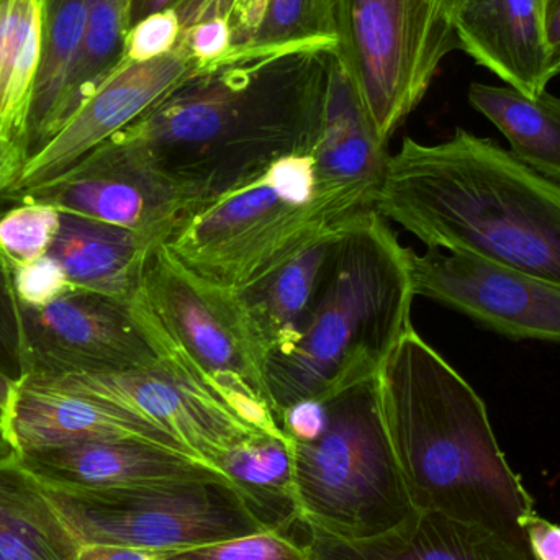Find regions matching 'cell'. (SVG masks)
Instances as JSON below:
<instances>
[{
  "label": "cell",
  "mask_w": 560,
  "mask_h": 560,
  "mask_svg": "<svg viewBox=\"0 0 560 560\" xmlns=\"http://www.w3.org/2000/svg\"><path fill=\"white\" fill-rule=\"evenodd\" d=\"M331 51L229 62L180 85L115 135L190 212L265 173L312 154Z\"/></svg>",
  "instance_id": "1"
},
{
  "label": "cell",
  "mask_w": 560,
  "mask_h": 560,
  "mask_svg": "<svg viewBox=\"0 0 560 560\" xmlns=\"http://www.w3.org/2000/svg\"><path fill=\"white\" fill-rule=\"evenodd\" d=\"M375 210L428 249L476 256L560 287V183L487 138H405Z\"/></svg>",
  "instance_id": "2"
},
{
  "label": "cell",
  "mask_w": 560,
  "mask_h": 560,
  "mask_svg": "<svg viewBox=\"0 0 560 560\" xmlns=\"http://www.w3.org/2000/svg\"><path fill=\"white\" fill-rule=\"evenodd\" d=\"M382 423L411 505L483 526L528 549L538 513L472 385L415 328L375 377Z\"/></svg>",
  "instance_id": "3"
},
{
  "label": "cell",
  "mask_w": 560,
  "mask_h": 560,
  "mask_svg": "<svg viewBox=\"0 0 560 560\" xmlns=\"http://www.w3.org/2000/svg\"><path fill=\"white\" fill-rule=\"evenodd\" d=\"M417 293L408 248L369 210L332 246L322 285L295 341L265 365L276 420L300 400L329 401L377 377L411 325Z\"/></svg>",
  "instance_id": "4"
},
{
  "label": "cell",
  "mask_w": 560,
  "mask_h": 560,
  "mask_svg": "<svg viewBox=\"0 0 560 560\" xmlns=\"http://www.w3.org/2000/svg\"><path fill=\"white\" fill-rule=\"evenodd\" d=\"M352 219L316 192L312 154H290L190 212L163 245L187 271L236 290Z\"/></svg>",
  "instance_id": "5"
},
{
  "label": "cell",
  "mask_w": 560,
  "mask_h": 560,
  "mask_svg": "<svg viewBox=\"0 0 560 560\" xmlns=\"http://www.w3.org/2000/svg\"><path fill=\"white\" fill-rule=\"evenodd\" d=\"M131 303L164 358L179 362L246 427L289 440L269 404L265 369L232 290L187 271L158 245Z\"/></svg>",
  "instance_id": "6"
},
{
  "label": "cell",
  "mask_w": 560,
  "mask_h": 560,
  "mask_svg": "<svg viewBox=\"0 0 560 560\" xmlns=\"http://www.w3.org/2000/svg\"><path fill=\"white\" fill-rule=\"evenodd\" d=\"M299 528L361 541L397 528L413 512L392 453L374 381L328 401V427L293 443Z\"/></svg>",
  "instance_id": "7"
},
{
  "label": "cell",
  "mask_w": 560,
  "mask_h": 560,
  "mask_svg": "<svg viewBox=\"0 0 560 560\" xmlns=\"http://www.w3.org/2000/svg\"><path fill=\"white\" fill-rule=\"evenodd\" d=\"M335 19L336 55L387 147L459 48L453 20L434 0H335Z\"/></svg>",
  "instance_id": "8"
},
{
  "label": "cell",
  "mask_w": 560,
  "mask_h": 560,
  "mask_svg": "<svg viewBox=\"0 0 560 560\" xmlns=\"http://www.w3.org/2000/svg\"><path fill=\"white\" fill-rule=\"evenodd\" d=\"M46 489L82 546L173 552L268 529L232 487L220 482L128 490Z\"/></svg>",
  "instance_id": "9"
},
{
  "label": "cell",
  "mask_w": 560,
  "mask_h": 560,
  "mask_svg": "<svg viewBox=\"0 0 560 560\" xmlns=\"http://www.w3.org/2000/svg\"><path fill=\"white\" fill-rule=\"evenodd\" d=\"M20 316L28 377L115 374L164 358L128 300L71 290L43 308L20 305Z\"/></svg>",
  "instance_id": "10"
},
{
  "label": "cell",
  "mask_w": 560,
  "mask_h": 560,
  "mask_svg": "<svg viewBox=\"0 0 560 560\" xmlns=\"http://www.w3.org/2000/svg\"><path fill=\"white\" fill-rule=\"evenodd\" d=\"M26 381L108 401L141 415L173 434L197 459L219 470L230 451L262 434L246 427L173 358L115 374L26 377Z\"/></svg>",
  "instance_id": "11"
},
{
  "label": "cell",
  "mask_w": 560,
  "mask_h": 560,
  "mask_svg": "<svg viewBox=\"0 0 560 560\" xmlns=\"http://www.w3.org/2000/svg\"><path fill=\"white\" fill-rule=\"evenodd\" d=\"M7 202H43L130 230L163 245L190 213L189 207L161 183L137 151L112 137L74 166L32 189L7 192Z\"/></svg>",
  "instance_id": "12"
},
{
  "label": "cell",
  "mask_w": 560,
  "mask_h": 560,
  "mask_svg": "<svg viewBox=\"0 0 560 560\" xmlns=\"http://www.w3.org/2000/svg\"><path fill=\"white\" fill-rule=\"evenodd\" d=\"M417 295L516 341L560 342V287L476 256L408 249Z\"/></svg>",
  "instance_id": "13"
},
{
  "label": "cell",
  "mask_w": 560,
  "mask_h": 560,
  "mask_svg": "<svg viewBox=\"0 0 560 560\" xmlns=\"http://www.w3.org/2000/svg\"><path fill=\"white\" fill-rule=\"evenodd\" d=\"M199 74L192 59L177 48L147 62L121 61L68 125L26 160L19 179L7 192L32 189L61 176Z\"/></svg>",
  "instance_id": "14"
},
{
  "label": "cell",
  "mask_w": 560,
  "mask_h": 560,
  "mask_svg": "<svg viewBox=\"0 0 560 560\" xmlns=\"http://www.w3.org/2000/svg\"><path fill=\"white\" fill-rule=\"evenodd\" d=\"M312 158L316 192L332 209L346 217L375 209L390 154L378 141L335 49L329 55Z\"/></svg>",
  "instance_id": "15"
},
{
  "label": "cell",
  "mask_w": 560,
  "mask_h": 560,
  "mask_svg": "<svg viewBox=\"0 0 560 560\" xmlns=\"http://www.w3.org/2000/svg\"><path fill=\"white\" fill-rule=\"evenodd\" d=\"M19 459L49 489L128 490L220 482L238 493L222 470L143 441H91L30 451L19 454Z\"/></svg>",
  "instance_id": "16"
},
{
  "label": "cell",
  "mask_w": 560,
  "mask_h": 560,
  "mask_svg": "<svg viewBox=\"0 0 560 560\" xmlns=\"http://www.w3.org/2000/svg\"><path fill=\"white\" fill-rule=\"evenodd\" d=\"M7 431L19 454L91 441L131 440L196 457L173 434L141 415L30 381L23 382L16 395Z\"/></svg>",
  "instance_id": "17"
},
{
  "label": "cell",
  "mask_w": 560,
  "mask_h": 560,
  "mask_svg": "<svg viewBox=\"0 0 560 560\" xmlns=\"http://www.w3.org/2000/svg\"><path fill=\"white\" fill-rule=\"evenodd\" d=\"M453 23L459 48L510 88L538 95L555 79L542 0H463Z\"/></svg>",
  "instance_id": "18"
},
{
  "label": "cell",
  "mask_w": 560,
  "mask_h": 560,
  "mask_svg": "<svg viewBox=\"0 0 560 560\" xmlns=\"http://www.w3.org/2000/svg\"><path fill=\"white\" fill-rule=\"evenodd\" d=\"M177 10L184 28L209 16L229 20L233 49L225 65L338 46L335 0H180Z\"/></svg>",
  "instance_id": "19"
},
{
  "label": "cell",
  "mask_w": 560,
  "mask_h": 560,
  "mask_svg": "<svg viewBox=\"0 0 560 560\" xmlns=\"http://www.w3.org/2000/svg\"><path fill=\"white\" fill-rule=\"evenodd\" d=\"M349 222L316 236L248 285L232 290L262 369L271 355L289 348L299 336L322 285L332 246Z\"/></svg>",
  "instance_id": "20"
},
{
  "label": "cell",
  "mask_w": 560,
  "mask_h": 560,
  "mask_svg": "<svg viewBox=\"0 0 560 560\" xmlns=\"http://www.w3.org/2000/svg\"><path fill=\"white\" fill-rule=\"evenodd\" d=\"M300 532L315 560H522L506 539L483 526L417 509L397 528L361 541Z\"/></svg>",
  "instance_id": "21"
},
{
  "label": "cell",
  "mask_w": 560,
  "mask_h": 560,
  "mask_svg": "<svg viewBox=\"0 0 560 560\" xmlns=\"http://www.w3.org/2000/svg\"><path fill=\"white\" fill-rule=\"evenodd\" d=\"M154 246L130 230L61 212L48 253L65 268L72 289L131 302Z\"/></svg>",
  "instance_id": "22"
},
{
  "label": "cell",
  "mask_w": 560,
  "mask_h": 560,
  "mask_svg": "<svg viewBox=\"0 0 560 560\" xmlns=\"http://www.w3.org/2000/svg\"><path fill=\"white\" fill-rule=\"evenodd\" d=\"M81 551L45 483L19 456L0 463V560H78Z\"/></svg>",
  "instance_id": "23"
},
{
  "label": "cell",
  "mask_w": 560,
  "mask_h": 560,
  "mask_svg": "<svg viewBox=\"0 0 560 560\" xmlns=\"http://www.w3.org/2000/svg\"><path fill=\"white\" fill-rule=\"evenodd\" d=\"M48 0H0V138L26 158V131L45 51Z\"/></svg>",
  "instance_id": "24"
},
{
  "label": "cell",
  "mask_w": 560,
  "mask_h": 560,
  "mask_svg": "<svg viewBox=\"0 0 560 560\" xmlns=\"http://www.w3.org/2000/svg\"><path fill=\"white\" fill-rule=\"evenodd\" d=\"M470 105L509 141L510 153L536 173L560 183V97L523 94L499 85H470Z\"/></svg>",
  "instance_id": "25"
},
{
  "label": "cell",
  "mask_w": 560,
  "mask_h": 560,
  "mask_svg": "<svg viewBox=\"0 0 560 560\" xmlns=\"http://www.w3.org/2000/svg\"><path fill=\"white\" fill-rule=\"evenodd\" d=\"M89 3L91 0H48L45 51L26 131V160L61 131L62 101L84 42Z\"/></svg>",
  "instance_id": "26"
},
{
  "label": "cell",
  "mask_w": 560,
  "mask_h": 560,
  "mask_svg": "<svg viewBox=\"0 0 560 560\" xmlns=\"http://www.w3.org/2000/svg\"><path fill=\"white\" fill-rule=\"evenodd\" d=\"M220 469L266 528L296 532L293 441L256 434L230 451Z\"/></svg>",
  "instance_id": "27"
},
{
  "label": "cell",
  "mask_w": 560,
  "mask_h": 560,
  "mask_svg": "<svg viewBox=\"0 0 560 560\" xmlns=\"http://www.w3.org/2000/svg\"><path fill=\"white\" fill-rule=\"evenodd\" d=\"M130 26L131 0H91L89 3L84 42L62 101L61 130L120 65Z\"/></svg>",
  "instance_id": "28"
},
{
  "label": "cell",
  "mask_w": 560,
  "mask_h": 560,
  "mask_svg": "<svg viewBox=\"0 0 560 560\" xmlns=\"http://www.w3.org/2000/svg\"><path fill=\"white\" fill-rule=\"evenodd\" d=\"M59 222L61 212L49 203H16L0 217V255L10 268L30 265L48 255Z\"/></svg>",
  "instance_id": "29"
},
{
  "label": "cell",
  "mask_w": 560,
  "mask_h": 560,
  "mask_svg": "<svg viewBox=\"0 0 560 560\" xmlns=\"http://www.w3.org/2000/svg\"><path fill=\"white\" fill-rule=\"evenodd\" d=\"M26 377L28 364L19 300L13 292L9 262L0 255V424L5 430L16 395Z\"/></svg>",
  "instance_id": "30"
},
{
  "label": "cell",
  "mask_w": 560,
  "mask_h": 560,
  "mask_svg": "<svg viewBox=\"0 0 560 560\" xmlns=\"http://www.w3.org/2000/svg\"><path fill=\"white\" fill-rule=\"evenodd\" d=\"M161 560H315L295 532L266 529L258 535L203 548L164 552Z\"/></svg>",
  "instance_id": "31"
},
{
  "label": "cell",
  "mask_w": 560,
  "mask_h": 560,
  "mask_svg": "<svg viewBox=\"0 0 560 560\" xmlns=\"http://www.w3.org/2000/svg\"><path fill=\"white\" fill-rule=\"evenodd\" d=\"M183 35V22L176 7L151 13L138 20L125 36V62H147L170 55L177 48Z\"/></svg>",
  "instance_id": "32"
},
{
  "label": "cell",
  "mask_w": 560,
  "mask_h": 560,
  "mask_svg": "<svg viewBox=\"0 0 560 560\" xmlns=\"http://www.w3.org/2000/svg\"><path fill=\"white\" fill-rule=\"evenodd\" d=\"M10 272L16 300L26 308H43L74 290L65 268L49 253L30 265L10 268Z\"/></svg>",
  "instance_id": "33"
},
{
  "label": "cell",
  "mask_w": 560,
  "mask_h": 560,
  "mask_svg": "<svg viewBox=\"0 0 560 560\" xmlns=\"http://www.w3.org/2000/svg\"><path fill=\"white\" fill-rule=\"evenodd\" d=\"M279 427L293 443H313L328 427V401L300 400L279 417Z\"/></svg>",
  "instance_id": "34"
},
{
  "label": "cell",
  "mask_w": 560,
  "mask_h": 560,
  "mask_svg": "<svg viewBox=\"0 0 560 560\" xmlns=\"http://www.w3.org/2000/svg\"><path fill=\"white\" fill-rule=\"evenodd\" d=\"M526 542L535 560H560V525L533 515L525 525Z\"/></svg>",
  "instance_id": "35"
},
{
  "label": "cell",
  "mask_w": 560,
  "mask_h": 560,
  "mask_svg": "<svg viewBox=\"0 0 560 560\" xmlns=\"http://www.w3.org/2000/svg\"><path fill=\"white\" fill-rule=\"evenodd\" d=\"M164 552L143 549L118 548V546H82L78 560H161Z\"/></svg>",
  "instance_id": "36"
},
{
  "label": "cell",
  "mask_w": 560,
  "mask_h": 560,
  "mask_svg": "<svg viewBox=\"0 0 560 560\" xmlns=\"http://www.w3.org/2000/svg\"><path fill=\"white\" fill-rule=\"evenodd\" d=\"M26 158L16 144L0 138V197L19 179Z\"/></svg>",
  "instance_id": "37"
},
{
  "label": "cell",
  "mask_w": 560,
  "mask_h": 560,
  "mask_svg": "<svg viewBox=\"0 0 560 560\" xmlns=\"http://www.w3.org/2000/svg\"><path fill=\"white\" fill-rule=\"evenodd\" d=\"M542 25L556 78V69L560 66V0H542Z\"/></svg>",
  "instance_id": "38"
},
{
  "label": "cell",
  "mask_w": 560,
  "mask_h": 560,
  "mask_svg": "<svg viewBox=\"0 0 560 560\" xmlns=\"http://www.w3.org/2000/svg\"><path fill=\"white\" fill-rule=\"evenodd\" d=\"M180 0H131V25L151 13L176 5Z\"/></svg>",
  "instance_id": "39"
},
{
  "label": "cell",
  "mask_w": 560,
  "mask_h": 560,
  "mask_svg": "<svg viewBox=\"0 0 560 560\" xmlns=\"http://www.w3.org/2000/svg\"><path fill=\"white\" fill-rule=\"evenodd\" d=\"M16 456H19V453H16L5 427L0 424V463H5V460L13 459Z\"/></svg>",
  "instance_id": "40"
},
{
  "label": "cell",
  "mask_w": 560,
  "mask_h": 560,
  "mask_svg": "<svg viewBox=\"0 0 560 560\" xmlns=\"http://www.w3.org/2000/svg\"><path fill=\"white\" fill-rule=\"evenodd\" d=\"M434 2H436L438 7H440V9L443 10V12L446 13L451 20H453L454 13H456V10L459 9L460 2H463V0H434Z\"/></svg>",
  "instance_id": "41"
},
{
  "label": "cell",
  "mask_w": 560,
  "mask_h": 560,
  "mask_svg": "<svg viewBox=\"0 0 560 560\" xmlns=\"http://www.w3.org/2000/svg\"><path fill=\"white\" fill-rule=\"evenodd\" d=\"M556 75H560V66L558 69H556Z\"/></svg>",
  "instance_id": "42"
}]
</instances>
